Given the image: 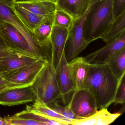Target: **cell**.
Returning <instances> with one entry per match:
<instances>
[{"label":"cell","mask_w":125,"mask_h":125,"mask_svg":"<svg viewBox=\"0 0 125 125\" xmlns=\"http://www.w3.org/2000/svg\"><path fill=\"white\" fill-rule=\"evenodd\" d=\"M68 62L65 52L63 54L59 64L55 69L57 82L61 101L64 105H67L69 104L75 90L69 72Z\"/></svg>","instance_id":"obj_9"},{"label":"cell","mask_w":125,"mask_h":125,"mask_svg":"<svg viewBox=\"0 0 125 125\" xmlns=\"http://www.w3.org/2000/svg\"><path fill=\"white\" fill-rule=\"evenodd\" d=\"M69 30L54 25L52 28L50 36L52 47L51 62L55 69L65 52Z\"/></svg>","instance_id":"obj_11"},{"label":"cell","mask_w":125,"mask_h":125,"mask_svg":"<svg viewBox=\"0 0 125 125\" xmlns=\"http://www.w3.org/2000/svg\"><path fill=\"white\" fill-rule=\"evenodd\" d=\"M7 85L6 81L0 75V92L4 90Z\"/></svg>","instance_id":"obj_30"},{"label":"cell","mask_w":125,"mask_h":125,"mask_svg":"<svg viewBox=\"0 0 125 125\" xmlns=\"http://www.w3.org/2000/svg\"><path fill=\"white\" fill-rule=\"evenodd\" d=\"M32 86L36 94V99L49 107L54 102L61 101L56 70L51 62L46 63Z\"/></svg>","instance_id":"obj_3"},{"label":"cell","mask_w":125,"mask_h":125,"mask_svg":"<svg viewBox=\"0 0 125 125\" xmlns=\"http://www.w3.org/2000/svg\"><path fill=\"white\" fill-rule=\"evenodd\" d=\"M48 1V2H52L56 4L57 3V2L58 0H35L33 1ZM33 1H32V2H33Z\"/></svg>","instance_id":"obj_33"},{"label":"cell","mask_w":125,"mask_h":125,"mask_svg":"<svg viewBox=\"0 0 125 125\" xmlns=\"http://www.w3.org/2000/svg\"><path fill=\"white\" fill-rule=\"evenodd\" d=\"M120 81L106 64L90 63L81 88L93 94L98 109L107 108L113 103Z\"/></svg>","instance_id":"obj_1"},{"label":"cell","mask_w":125,"mask_h":125,"mask_svg":"<svg viewBox=\"0 0 125 125\" xmlns=\"http://www.w3.org/2000/svg\"><path fill=\"white\" fill-rule=\"evenodd\" d=\"M5 22L15 27L25 38L39 58L49 62L51 54L41 46L34 33L22 22L11 7L0 2V22Z\"/></svg>","instance_id":"obj_4"},{"label":"cell","mask_w":125,"mask_h":125,"mask_svg":"<svg viewBox=\"0 0 125 125\" xmlns=\"http://www.w3.org/2000/svg\"><path fill=\"white\" fill-rule=\"evenodd\" d=\"M54 16L44 18L34 30L35 37L41 46L51 54V33L54 26Z\"/></svg>","instance_id":"obj_17"},{"label":"cell","mask_w":125,"mask_h":125,"mask_svg":"<svg viewBox=\"0 0 125 125\" xmlns=\"http://www.w3.org/2000/svg\"><path fill=\"white\" fill-rule=\"evenodd\" d=\"M49 107L59 114L72 120L82 119L75 115L71 110L68 105H62L60 104L59 102H54Z\"/></svg>","instance_id":"obj_26"},{"label":"cell","mask_w":125,"mask_h":125,"mask_svg":"<svg viewBox=\"0 0 125 125\" xmlns=\"http://www.w3.org/2000/svg\"><path fill=\"white\" fill-rule=\"evenodd\" d=\"M121 114L112 113L103 108L88 117L72 120L71 125H107L114 122Z\"/></svg>","instance_id":"obj_16"},{"label":"cell","mask_w":125,"mask_h":125,"mask_svg":"<svg viewBox=\"0 0 125 125\" xmlns=\"http://www.w3.org/2000/svg\"><path fill=\"white\" fill-rule=\"evenodd\" d=\"M68 105L72 112L81 118L91 116L99 109L95 97L85 88L75 90Z\"/></svg>","instance_id":"obj_7"},{"label":"cell","mask_w":125,"mask_h":125,"mask_svg":"<svg viewBox=\"0 0 125 125\" xmlns=\"http://www.w3.org/2000/svg\"><path fill=\"white\" fill-rule=\"evenodd\" d=\"M94 0H58L56 9L70 15L73 20L82 17L89 10Z\"/></svg>","instance_id":"obj_15"},{"label":"cell","mask_w":125,"mask_h":125,"mask_svg":"<svg viewBox=\"0 0 125 125\" xmlns=\"http://www.w3.org/2000/svg\"><path fill=\"white\" fill-rule=\"evenodd\" d=\"M73 19L70 15L62 10L56 9L54 14V25L63 29L69 30Z\"/></svg>","instance_id":"obj_23"},{"label":"cell","mask_w":125,"mask_h":125,"mask_svg":"<svg viewBox=\"0 0 125 125\" xmlns=\"http://www.w3.org/2000/svg\"><path fill=\"white\" fill-rule=\"evenodd\" d=\"M0 34L14 49L27 55L39 58L27 39L12 25L5 22H0Z\"/></svg>","instance_id":"obj_8"},{"label":"cell","mask_w":125,"mask_h":125,"mask_svg":"<svg viewBox=\"0 0 125 125\" xmlns=\"http://www.w3.org/2000/svg\"><path fill=\"white\" fill-rule=\"evenodd\" d=\"M16 116L43 123L45 125H62V124L28 110H24L14 115Z\"/></svg>","instance_id":"obj_24"},{"label":"cell","mask_w":125,"mask_h":125,"mask_svg":"<svg viewBox=\"0 0 125 125\" xmlns=\"http://www.w3.org/2000/svg\"><path fill=\"white\" fill-rule=\"evenodd\" d=\"M35 0H15V3L22 2H32Z\"/></svg>","instance_id":"obj_34"},{"label":"cell","mask_w":125,"mask_h":125,"mask_svg":"<svg viewBox=\"0 0 125 125\" xmlns=\"http://www.w3.org/2000/svg\"><path fill=\"white\" fill-rule=\"evenodd\" d=\"M89 10L82 17L74 20L69 29L65 46L67 50L65 53L68 62L78 57L90 44L84 39L83 30L84 22Z\"/></svg>","instance_id":"obj_6"},{"label":"cell","mask_w":125,"mask_h":125,"mask_svg":"<svg viewBox=\"0 0 125 125\" xmlns=\"http://www.w3.org/2000/svg\"><path fill=\"white\" fill-rule=\"evenodd\" d=\"M8 125H45L43 123L17 117L16 115L8 116L4 118Z\"/></svg>","instance_id":"obj_27"},{"label":"cell","mask_w":125,"mask_h":125,"mask_svg":"<svg viewBox=\"0 0 125 125\" xmlns=\"http://www.w3.org/2000/svg\"><path fill=\"white\" fill-rule=\"evenodd\" d=\"M21 55H28L11 47L0 34V61L1 59L6 57Z\"/></svg>","instance_id":"obj_25"},{"label":"cell","mask_w":125,"mask_h":125,"mask_svg":"<svg viewBox=\"0 0 125 125\" xmlns=\"http://www.w3.org/2000/svg\"><path fill=\"white\" fill-rule=\"evenodd\" d=\"M90 63L84 57H76L68 62L69 72L75 90L81 88L89 71Z\"/></svg>","instance_id":"obj_14"},{"label":"cell","mask_w":125,"mask_h":125,"mask_svg":"<svg viewBox=\"0 0 125 125\" xmlns=\"http://www.w3.org/2000/svg\"><path fill=\"white\" fill-rule=\"evenodd\" d=\"M112 73L119 80L125 74V47L113 53L104 61Z\"/></svg>","instance_id":"obj_20"},{"label":"cell","mask_w":125,"mask_h":125,"mask_svg":"<svg viewBox=\"0 0 125 125\" xmlns=\"http://www.w3.org/2000/svg\"><path fill=\"white\" fill-rule=\"evenodd\" d=\"M11 8L22 22L33 33L36 28L44 19V18L33 13L16 3H14Z\"/></svg>","instance_id":"obj_21"},{"label":"cell","mask_w":125,"mask_h":125,"mask_svg":"<svg viewBox=\"0 0 125 125\" xmlns=\"http://www.w3.org/2000/svg\"><path fill=\"white\" fill-rule=\"evenodd\" d=\"M31 105H27L26 110L62 124L71 125L72 120L59 114L39 100L36 99Z\"/></svg>","instance_id":"obj_18"},{"label":"cell","mask_w":125,"mask_h":125,"mask_svg":"<svg viewBox=\"0 0 125 125\" xmlns=\"http://www.w3.org/2000/svg\"><path fill=\"white\" fill-rule=\"evenodd\" d=\"M15 3L44 18L54 16L56 9V4L48 1H33Z\"/></svg>","instance_id":"obj_19"},{"label":"cell","mask_w":125,"mask_h":125,"mask_svg":"<svg viewBox=\"0 0 125 125\" xmlns=\"http://www.w3.org/2000/svg\"><path fill=\"white\" fill-rule=\"evenodd\" d=\"M125 32V12L115 19L107 32L101 38L106 43L115 40Z\"/></svg>","instance_id":"obj_22"},{"label":"cell","mask_w":125,"mask_h":125,"mask_svg":"<svg viewBox=\"0 0 125 125\" xmlns=\"http://www.w3.org/2000/svg\"><path fill=\"white\" fill-rule=\"evenodd\" d=\"M36 95L32 86L8 89L0 92V105L13 106L35 101Z\"/></svg>","instance_id":"obj_10"},{"label":"cell","mask_w":125,"mask_h":125,"mask_svg":"<svg viewBox=\"0 0 125 125\" xmlns=\"http://www.w3.org/2000/svg\"><path fill=\"white\" fill-rule=\"evenodd\" d=\"M8 125V123L6 122L5 119L0 117V125Z\"/></svg>","instance_id":"obj_32"},{"label":"cell","mask_w":125,"mask_h":125,"mask_svg":"<svg viewBox=\"0 0 125 125\" xmlns=\"http://www.w3.org/2000/svg\"><path fill=\"white\" fill-rule=\"evenodd\" d=\"M15 1V0H0V2L10 7L14 5Z\"/></svg>","instance_id":"obj_31"},{"label":"cell","mask_w":125,"mask_h":125,"mask_svg":"<svg viewBox=\"0 0 125 125\" xmlns=\"http://www.w3.org/2000/svg\"><path fill=\"white\" fill-rule=\"evenodd\" d=\"M41 58L29 55L6 57L0 61V75L5 78Z\"/></svg>","instance_id":"obj_12"},{"label":"cell","mask_w":125,"mask_h":125,"mask_svg":"<svg viewBox=\"0 0 125 125\" xmlns=\"http://www.w3.org/2000/svg\"><path fill=\"white\" fill-rule=\"evenodd\" d=\"M125 47V32L102 47L84 57L90 63H104L105 60L115 52Z\"/></svg>","instance_id":"obj_13"},{"label":"cell","mask_w":125,"mask_h":125,"mask_svg":"<svg viewBox=\"0 0 125 125\" xmlns=\"http://www.w3.org/2000/svg\"><path fill=\"white\" fill-rule=\"evenodd\" d=\"M114 20L113 0H94L83 24L85 41L90 43L101 38L109 30Z\"/></svg>","instance_id":"obj_2"},{"label":"cell","mask_w":125,"mask_h":125,"mask_svg":"<svg viewBox=\"0 0 125 125\" xmlns=\"http://www.w3.org/2000/svg\"><path fill=\"white\" fill-rule=\"evenodd\" d=\"M125 75H124L119 82L113 103L115 104H124L125 101Z\"/></svg>","instance_id":"obj_28"},{"label":"cell","mask_w":125,"mask_h":125,"mask_svg":"<svg viewBox=\"0 0 125 125\" xmlns=\"http://www.w3.org/2000/svg\"><path fill=\"white\" fill-rule=\"evenodd\" d=\"M48 62L41 58L4 78L7 83L4 90L32 86L41 71Z\"/></svg>","instance_id":"obj_5"},{"label":"cell","mask_w":125,"mask_h":125,"mask_svg":"<svg viewBox=\"0 0 125 125\" xmlns=\"http://www.w3.org/2000/svg\"><path fill=\"white\" fill-rule=\"evenodd\" d=\"M113 9L115 19L125 12V0H113Z\"/></svg>","instance_id":"obj_29"}]
</instances>
